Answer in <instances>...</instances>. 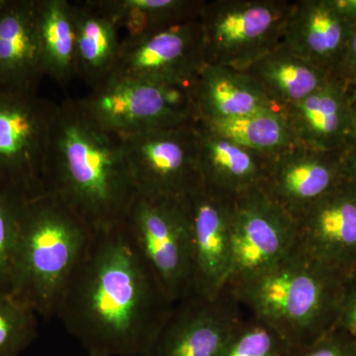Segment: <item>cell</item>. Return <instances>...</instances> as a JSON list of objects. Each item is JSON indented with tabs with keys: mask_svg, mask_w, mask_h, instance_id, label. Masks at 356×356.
Wrapping results in <instances>:
<instances>
[{
	"mask_svg": "<svg viewBox=\"0 0 356 356\" xmlns=\"http://www.w3.org/2000/svg\"><path fill=\"white\" fill-rule=\"evenodd\" d=\"M175 304L125 224L95 232L55 316L92 356H140Z\"/></svg>",
	"mask_w": 356,
	"mask_h": 356,
	"instance_id": "1",
	"label": "cell"
},
{
	"mask_svg": "<svg viewBox=\"0 0 356 356\" xmlns=\"http://www.w3.org/2000/svg\"><path fill=\"white\" fill-rule=\"evenodd\" d=\"M43 191L95 232L123 224L137 197L123 139L91 118L79 100L58 103Z\"/></svg>",
	"mask_w": 356,
	"mask_h": 356,
	"instance_id": "2",
	"label": "cell"
},
{
	"mask_svg": "<svg viewBox=\"0 0 356 356\" xmlns=\"http://www.w3.org/2000/svg\"><path fill=\"white\" fill-rule=\"evenodd\" d=\"M350 277L295 247L275 266L227 289L297 353L336 327Z\"/></svg>",
	"mask_w": 356,
	"mask_h": 356,
	"instance_id": "3",
	"label": "cell"
},
{
	"mask_svg": "<svg viewBox=\"0 0 356 356\" xmlns=\"http://www.w3.org/2000/svg\"><path fill=\"white\" fill-rule=\"evenodd\" d=\"M95 233L55 196L44 192L27 199L21 210L9 292L39 317H54Z\"/></svg>",
	"mask_w": 356,
	"mask_h": 356,
	"instance_id": "4",
	"label": "cell"
},
{
	"mask_svg": "<svg viewBox=\"0 0 356 356\" xmlns=\"http://www.w3.org/2000/svg\"><path fill=\"white\" fill-rule=\"evenodd\" d=\"M295 0H203L206 65L245 72L277 48Z\"/></svg>",
	"mask_w": 356,
	"mask_h": 356,
	"instance_id": "5",
	"label": "cell"
},
{
	"mask_svg": "<svg viewBox=\"0 0 356 356\" xmlns=\"http://www.w3.org/2000/svg\"><path fill=\"white\" fill-rule=\"evenodd\" d=\"M195 84H173L111 74L81 106L100 126L120 136L192 125L198 121Z\"/></svg>",
	"mask_w": 356,
	"mask_h": 356,
	"instance_id": "6",
	"label": "cell"
},
{
	"mask_svg": "<svg viewBox=\"0 0 356 356\" xmlns=\"http://www.w3.org/2000/svg\"><path fill=\"white\" fill-rule=\"evenodd\" d=\"M124 224L170 302L177 304L193 295L186 199L138 194Z\"/></svg>",
	"mask_w": 356,
	"mask_h": 356,
	"instance_id": "7",
	"label": "cell"
},
{
	"mask_svg": "<svg viewBox=\"0 0 356 356\" xmlns=\"http://www.w3.org/2000/svg\"><path fill=\"white\" fill-rule=\"evenodd\" d=\"M58 105L38 93L0 90V184L26 198L44 193Z\"/></svg>",
	"mask_w": 356,
	"mask_h": 356,
	"instance_id": "8",
	"label": "cell"
},
{
	"mask_svg": "<svg viewBox=\"0 0 356 356\" xmlns=\"http://www.w3.org/2000/svg\"><path fill=\"white\" fill-rule=\"evenodd\" d=\"M121 137L140 195L184 198L201 184L196 124Z\"/></svg>",
	"mask_w": 356,
	"mask_h": 356,
	"instance_id": "9",
	"label": "cell"
},
{
	"mask_svg": "<svg viewBox=\"0 0 356 356\" xmlns=\"http://www.w3.org/2000/svg\"><path fill=\"white\" fill-rule=\"evenodd\" d=\"M297 240L296 218L269 197L262 187L233 199L228 287L275 266L294 250Z\"/></svg>",
	"mask_w": 356,
	"mask_h": 356,
	"instance_id": "10",
	"label": "cell"
},
{
	"mask_svg": "<svg viewBox=\"0 0 356 356\" xmlns=\"http://www.w3.org/2000/svg\"><path fill=\"white\" fill-rule=\"evenodd\" d=\"M243 318L228 289L215 298L191 295L173 305L140 356H221Z\"/></svg>",
	"mask_w": 356,
	"mask_h": 356,
	"instance_id": "11",
	"label": "cell"
},
{
	"mask_svg": "<svg viewBox=\"0 0 356 356\" xmlns=\"http://www.w3.org/2000/svg\"><path fill=\"white\" fill-rule=\"evenodd\" d=\"M198 17L181 21L135 42H121L112 74L173 84H194L205 67Z\"/></svg>",
	"mask_w": 356,
	"mask_h": 356,
	"instance_id": "12",
	"label": "cell"
},
{
	"mask_svg": "<svg viewBox=\"0 0 356 356\" xmlns=\"http://www.w3.org/2000/svg\"><path fill=\"white\" fill-rule=\"evenodd\" d=\"M185 199L191 217L193 292L215 298L231 277L233 199L202 184Z\"/></svg>",
	"mask_w": 356,
	"mask_h": 356,
	"instance_id": "13",
	"label": "cell"
},
{
	"mask_svg": "<svg viewBox=\"0 0 356 356\" xmlns=\"http://www.w3.org/2000/svg\"><path fill=\"white\" fill-rule=\"evenodd\" d=\"M297 222L299 250L344 275L356 273V189L348 180Z\"/></svg>",
	"mask_w": 356,
	"mask_h": 356,
	"instance_id": "14",
	"label": "cell"
},
{
	"mask_svg": "<svg viewBox=\"0 0 356 356\" xmlns=\"http://www.w3.org/2000/svg\"><path fill=\"white\" fill-rule=\"evenodd\" d=\"M330 151L295 146L271 158L262 189L298 219L320 199L346 181V168L329 158Z\"/></svg>",
	"mask_w": 356,
	"mask_h": 356,
	"instance_id": "15",
	"label": "cell"
},
{
	"mask_svg": "<svg viewBox=\"0 0 356 356\" xmlns=\"http://www.w3.org/2000/svg\"><path fill=\"white\" fill-rule=\"evenodd\" d=\"M44 76L37 0H0V90L37 93Z\"/></svg>",
	"mask_w": 356,
	"mask_h": 356,
	"instance_id": "16",
	"label": "cell"
},
{
	"mask_svg": "<svg viewBox=\"0 0 356 356\" xmlns=\"http://www.w3.org/2000/svg\"><path fill=\"white\" fill-rule=\"evenodd\" d=\"M201 184L235 199L264 186L273 156L252 151L196 123Z\"/></svg>",
	"mask_w": 356,
	"mask_h": 356,
	"instance_id": "17",
	"label": "cell"
},
{
	"mask_svg": "<svg viewBox=\"0 0 356 356\" xmlns=\"http://www.w3.org/2000/svg\"><path fill=\"white\" fill-rule=\"evenodd\" d=\"M348 21L330 1L295 0L281 46L327 74L329 65L346 51L350 37Z\"/></svg>",
	"mask_w": 356,
	"mask_h": 356,
	"instance_id": "18",
	"label": "cell"
},
{
	"mask_svg": "<svg viewBox=\"0 0 356 356\" xmlns=\"http://www.w3.org/2000/svg\"><path fill=\"white\" fill-rule=\"evenodd\" d=\"M194 99L197 122L231 120L280 110L247 72L221 65L204 67L196 81Z\"/></svg>",
	"mask_w": 356,
	"mask_h": 356,
	"instance_id": "19",
	"label": "cell"
},
{
	"mask_svg": "<svg viewBox=\"0 0 356 356\" xmlns=\"http://www.w3.org/2000/svg\"><path fill=\"white\" fill-rule=\"evenodd\" d=\"M76 37L77 76L91 89L111 76L120 55L118 26L93 0L72 3Z\"/></svg>",
	"mask_w": 356,
	"mask_h": 356,
	"instance_id": "20",
	"label": "cell"
},
{
	"mask_svg": "<svg viewBox=\"0 0 356 356\" xmlns=\"http://www.w3.org/2000/svg\"><path fill=\"white\" fill-rule=\"evenodd\" d=\"M332 83L282 110L297 144L331 151L339 138L346 135L350 114L343 95Z\"/></svg>",
	"mask_w": 356,
	"mask_h": 356,
	"instance_id": "21",
	"label": "cell"
},
{
	"mask_svg": "<svg viewBox=\"0 0 356 356\" xmlns=\"http://www.w3.org/2000/svg\"><path fill=\"white\" fill-rule=\"evenodd\" d=\"M245 72L280 110L302 102L330 81L327 74L292 55L281 44Z\"/></svg>",
	"mask_w": 356,
	"mask_h": 356,
	"instance_id": "22",
	"label": "cell"
},
{
	"mask_svg": "<svg viewBox=\"0 0 356 356\" xmlns=\"http://www.w3.org/2000/svg\"><path fill=\"white\" fill-rule=\"evenodd\" d=\"M37 26L44 76L62 86H67L77 76L72 2L37 0Z\"/></svg>",
	"mask_w": 356,
	"mask_h": 356,
	"instance_id": "23",
	"label": "cell"
},
{
	"mask_svg": "<svg viewBox=\"0 0 356 356\" xmlns=\"http://www.w3.org/2000/svg\"><path fill=\"white\" fill-rule=\"evenodd\" d=\"M124 32L121 42H135L181 21L198 17L203 0H93Z\"/></svg>",
	"mask_w": 356,
	"mask_h": 356,
	"instance_id": "24",
	"label": "cell"
},
{
	"mask_svg": "<svg viewBox=\"0 0 356 356\" xmlns=\"http://www.w3.org/2000/svg\"><path fill=\"white\" fill-rule=\"evenodd\" d=\"M198 123L243 147L266 156H273L298 146L285 115L280 110H268L231 120Z\"/></svg>",
	"mask_w": 356,
	"mask_h": 356,
	"instance_id": "25",
	"label": "cell"
},
{
	"mask_svg": "<svg viewBox=\"0 0 356 356\" xmlns=\"http://www.w3.org/2000/svg\"><path fill=\"white\" fill-rule=\"evenodd\" d=\"M38 318L24 302L0 290V356H20L36 339Z\"/></svg>",
	"mask_w": 356,
	"mask_h": 356,
	"instance_id": "26",
	"label": "cell"
},
{
	"mask_svg": "<svg viewBox=\"0 0 356 356\" xmlns=\"http://www.w3.org/2000/svg\"><path fill=\"white\" fill-rule=\"evenodd\" d=\"M295 353L280 332L248 315L229 337L221 356H294Z\"/></svg>",
	"mask_w": 356,
	"mask_h": 356,
	"instance_id": "27",
	"label": "cell"
},
{
	"mask_svg": "<svg viewBox=\"0 0 356 356\" xmlns=\"http://www.w3.org/2000/svg\"><path fill=\"white\" fill-rule=\"evenodd\" d=\"M27 199L0 184V290L9 291L21 210Z\"/></svg>",
	"mask_w": 356,
	"mask_h": 356,
	"instance_id": "28",
	"label": "cell"
},
{
	"mask_svg": "<svg viewBox=\"0 0 356 356\" xmlns=\"http://www.w3.org/2000/svg\"><path fill=\"white\" fill-rule=\"evenodd\" d=\"M294 356H356V341L336 327Z\"/></svg>",
	"mask_w": 356,
	"mask_h": 356,
	"instance_id": "29",
	"label": "cell"
},
{
	"mask_svg": "<svg viewBox=\"0 0 356 356\" xmlns=\"http://www.w3.org/2000/svg\"><path fill=\"white\" fill-rule=\"evenodd\" d=\"M336 327L356 341V273L348 278Z\"/></svg>",
	"mask_w": 356,
	"mask_h": 356,
	"instance_id": "30",
	"label": "cell"
},
{
	"mask_svg": "<svg viewBox=\"0 0 356 356\" xmlns=\"http://www.w3.org/2000/svg\"><path fill=\"white\" fill-rule=\"evenodd\" d=\"M344 58L350 69L355 70L356 74V26L350 33V40L344 51Z\"/></svg>",
	"mask_w": 356,
	"mask_h": 356,
	"instance_id": "31",
	"label": "cell"
},
{
	"mask_svg": "<svg viewBox=\"0 0 356 356\" xmlns=\"http://www.w3.org/2000/svg\"><path fill=\"white\" fill-rule=\"evenodd\" d=\"M346 179L356 189V153L346 165Z\"/></svg>",
	"mask_w": 356,
	"mask_h": 356,
	"instance_id": "32",
	"label": "cell"
},
{
	"mask_svg": "<svg viewBox=\"0 0 356 356\" xmlns=\"http://www.w3.org/2000/svg\"><path fill=\"white\" fill-rule=\"evenodd\" d=\"M346 135H350L351 139L356 143V110L350 114V120H348V130Z\"/></svg>",
	"mask_w": 356,
	"mask_h": 356,
	"instance_id": "33",
	"label": "cell"
},
{
	"mask_svg": "<svg viewBox=\"0 0 356 356\" xmlns=\"http://www.w3.org/2000/svg\"><path fill=\"white\" fill-rule=\"evenodd\" d=\"M351 100L356 103V74L355 76V90H353V96H351Z\"/></svg>",
	"mask_w": 356,
	"mask_h": 356,
	"instance_id": "34",
	"label": "cell"
},
{
	"mask_svg": "<svg viewBox=\"0 0 356 356\" xmlns=\"http://www.w3.org/2000/svg\"><path fill=\"white\" fill-rule=\"evenodd\" d=\"M86 356H92V355H86Z\"/></svg>",
	"mask_w": 356,
	"mask_h": 356,
	"instance_id": "35",
	"label": "cell"
}]
</instances>
